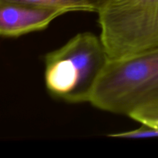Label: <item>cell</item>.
<instances>
[{"mask_svg": "<svg viewBox=\"0 0 158 158\" xmlns=\"http://www.w3.org/2000/svg\"><path fill=\"white\" fill-rule=\"evenodd\" d=\"M128 117L140 123L158 128V100L137 106L130 113Z\"/></svg>", "mask_w": 158, "mask_h": 158, "instance_id": "obj_6", "label": "cell"}, {"mask_svg": "<svg viewBox=\"0 0 158 158\" xmlns=\"http://www.w3.org/2000/svg\"><path fill=\"white\" fill-rule=\"evenodd\" d=\"M108 56L100 36L85 32L45 56V83L56 97L71 103L89 102Z\"/></svg>", "mask_w": 158, "mask_h": 158, "instance_id": "obj_1", "label": "cell"}, {"mask_svg": "<svg viewBox=\"0 0 158 158\" xmlns=\"http://www.w3.org/2000/svg\"><path fill=\"white\" fill-rule=\"evenodd\" d=\"M108 137L127 139H143L155 137H158V128L142 123V127H140V128L125 131V132L117 133V134H109Z\"/></svg>", "mask_w": 158, "mask_h": 158, "instance_id": "obj_7", "label": "cell"}, {"mask_svg": "<svg viewBox=\"0 0 158 158\" xmlns=\"http://www.w3.org/2000/svg\"><path fill=\"white\" fill-rule=\"evenodd\" d=\"M98 15L109 60L158 47V0H109Z\"/></svg>", "mask_w": 158, "mask_h": 158, "instance_id": "obj_3", "label": "cell"}, {"mask_svg": "<svg viewBox=\"0 0 158 158\" xmlns=\"http://www.w3.org/2000/svg\"><path fill=\"white\" fill-rule=\"evenodd\" d=\"M60 10L16 3H0V36L18 37L46 29Z\"/></svg>", "mask_w": 158, "mask_h": 158, "instance_id": "obj_4", "label": "cell"}, {"mask_svg": "<svg viewBox=\"0 0 158 158\" xmlns=\"http://www.w3.org/2000/svg\"><path fill=\"white\" fill-rule=\"evenodd\" d=\"M109 0H0V3H16L35 7L69 12L98 13Z\"/></svg>", "mask_w": 158, "mask_h": 158, "instance_id": "obj_5", "label": "cell"}, {"mask_svg": "<svg viewBox=\"0 0 158 158\" xmlns=\"http://www.w3.org/2000/svg\"><path fill=\"white\" fill-rule=\"evenodd\" d=\"M158 100V47L126 58L108 60L89 103L109 113L129 115Z\"/></svg>", "mask_w": 158, "mask_h": 158, "instance_id": "obj_2", "label": "cell"}]
</instances>
